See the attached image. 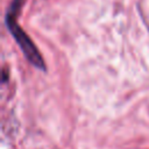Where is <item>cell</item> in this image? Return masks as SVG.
<instances>
[{"label": "cell", "instance_id": "obj_1", "mask_svg": "<svg viewBox=\"0 0 149 149\" xmlns=\"http://www.w3.org/2000/svg\"><path fill=\"white\" fill-rule=\"evenodd\" d=\"M22 1L23 0H13L12 1L10 6L8 8V12L6 14L5 22H6V26H7L8 31L12 34L13 38L17 43L19 48L21 49V51L23 52V55L26 56V58L35 68H37V69H40L42 71H45L47 70L45 63H44V59L41 56L38 49L35 47L34 42L30 40V37L27 35V33L20 27V24L15 20L16 13L20 9V6H21Z\"/></svg>", "mask_w": 149, "mask_h": 149}]
</instances>
